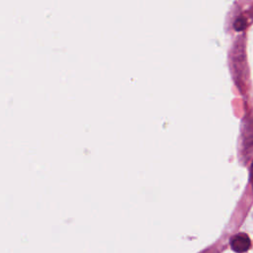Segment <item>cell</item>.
Wrapping results in <instances>:
<instances>
[{
	"label": "cell",
	"mask_w": 253,
	"mask_h": 253,
	"mask_svg": "<svg viewBox=\"0 0 253 253\" xmlns=\"http://www.w3.org/2000/svg\"><path fill=\"white\" fill-rule=\"evenodd\" d=\"M251 246L250 238L245 234H239L235 236L231 239V247L235 252L243 253L246 252Z\"/></svg>",
	"instance_id": "cell-1"
},
{
	"label": "cell",
	"mask_w": 253,
	"mask_h": 253,
	"mask_svg": "<svg viewBox=\"0 0 253 253\" xmlns=\"http://www.w3.org/2000/svg\"><path fill=\"white\" fill-rule=\"evenodd\" d=\"M246 27V20L244 18H237L234 23L235 30L237 32L243 31Z\"/></svg>",
	"instance_id": "cell-2"
},
{
	"label": "cell",
	"mask_w": 253,
	"mask_h": 253,
	"mask_svg": "<svg viewBox=\"0 0 253 253\" xmlns=\"http://www.w3.org/2000/svg\"><path fill=\"white\" fill-rule=\"evenodd\" d=\"M250 176H251V180L253 181V162L251 164V169H250Z\"/></svg>",
	"instance_id": "cell-3"
}]
</instances>
